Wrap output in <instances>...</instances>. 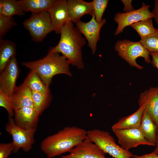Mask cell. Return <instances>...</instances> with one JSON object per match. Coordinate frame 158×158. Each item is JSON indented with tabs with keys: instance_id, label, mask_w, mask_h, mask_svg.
I'll return each instance as SVG.
<instances>
[{
	"instance_id": "6da1fadb",
	"label": "cell",
	"mask_w": 158,
	"mask_h": 158,
	"mask_svg": "<svg viewBox=\"0 0 158 158\" xmlns=\"http://www.w3.org/2000/svg\"><path fill=\"white\" fill-rule=\"evenodd\" d=\"M87 131L75 126H66L41 142V150L48 158L69 152L86 138Z\"/></svg>"
},
{
	"instance_id": "7a4b0ae2",
	"label": "cell",
	"mask_w": 158,
	"mask_h": 158,
	"mask_svg": "<svg viewBox=\"0 0 158 158\" xmlns=\"http://www.w3.org/2000/svg\"><path fill=\"white\" fill-rule=\"evenodd\" d=\"M60 34L61 37L58 44L49 49L62 54L71 64L78 68H83L84 66L82 49L86 44L85 39L71 21L62 28Z\"/></svg>"
},
{
	"instance_id": "3957f363",
	"label": "cell",
	"mask_w": 158,
	"mask_h": 158,
	"mask_svg": "<svg viewBox=\"0 0 158 158\" xmlns=\"http://www.w3.org/2000/svg\"><path fill=\"white\" fill-rule=\"evenodd\" d=\"M70 64L64 56L49 49L47 55L42 59L22 63L23 66L37 73L48 87L51 83L52 78L56 75L63 74L72 76L69 69Z\"/></svg>"
},
{
	"instance_id": "277c9868",
	"label": "cell",
	"mask_w": 158,
	"mask_h": 158,
	"mask_svg": "<svg viewBox=\"0 0 158 158\" xmlns=\"http://www.w3.org/2000/svg\"><path fill=\"white\" fill-rule=\"evenodd\" d=\"M86 138L96 144L106 154L114 158H132L133 155L117 145L108 131L97 129L87 131Z\"/></svg>"
},
{
	"instance_id": "5b68a950",
	"label": "cell",
	"mask_w": 158,
	"mask_h": 158,
	"mask_svg": "<svg viewBox=\"0 0 158 158\" xmlns=\"http://www.w3.org/2000/svg\"><path fill=\"white\" fill-rule=\"evenodd\" d=\"M114 49L118 52V55L130 66L139 70H142L143 68L137 63L138 58H143L147 63L151 62L149 52L140 42H133L126 39L119 40L115 44Z\"/></svg>"
},
{
	"instance_id": "8992f818",
	"label": "cell",
	"mask_w": 158,
	"mask_h": 158,
	"mask_svg": "<svg viewBox=\"0 0 158 158\" xmlns=\"http://www.w3.org/2000/svg\"><path fill=\"white\" fill-rule=\"evenodd\" d=\"M23 25L29 32L33 40L37 42H41L49 33L55 31L47 11L32 13Z\"/></svg>"
},
{
	"instance_id": "52a82bcc",
	"label": "cell",
	"mask_w": 158,
	"mask_h": 158,
	"mask_svg": "<svg viewBox=\"0 0 158 158\" xmlns=\"http://www.w3.org/2000/svg\"><path fill=\"white\" fill-rule=\"evenodd\" d=\"M6 130L12 136L14 152L17 153L20 149L25 152L32 149L34 143V135L36 129H24L16 124L12 118H8Z\"/></svg>"
},
{
	"instance_id": "ba28073f",
	"label": "cell",
	"mask_w": 158,
	"mask_h": 158,
	"mask_svg": "<svg viewBox=\"0 0 158 158\" xmlns=\"http://www.w3.org/2000/svg\"><path fill=\"white\" fill-rule=\"evenodd\" d=\"M149 5H147L142 2V7L137 10L131 11L115 14L114 19L117 23L118 26L114 35H118L123 31L126 26L137 22L153 18V15L149 9Z\"/></svg>"
},
{
	"instance_id": "9c48e42d",
	"label": "cell",
	"mask_w": 158,
	"mask_h": 158,
	"mask_svg": "<svg viewBox=\"0 0 158 158\" xmlns=\"http://www.w3.org/2000/svg\"><path fill=\"white\" fill-rule=\"evenodd\" d=\"M106 22L105 18L102 19L100 22H97L94 13L88 22H84L80 20L75 24L76 27L86 38L88 42V46L93 54L95 53L97 44L100 39V30Z\"/></svg>"
},
{
	"instance_id": "30bf717a",
	"label": "cell",
	"mask_w": 158,
	"mask_h": 158,
	"mask_svg": "<svg viewBox=\"0 0 158 158\" xmlns=\"http://www.w3.org/2000/svg\"><path fill=\"white\" fill-rule=\"evenodd\" d=\"M112 130L121 147L126 150L140 145L156 146L144 137L139 128Z\"/></svg>"
},
{
	"instance_id": "8fae6325",
	"label": "cell",
	"mask_w": 158,
	"mask_h": 158,
	"mask_svg": "<svg viewBox=\"0 0 158 158\" xmlns=\"http://www.w3.org/2000/svg\"><path fill=\"white\" fill-rule=\"evenodd\" d=\"M19 69L16 56L9 60L0 74V90L10 98L16 86Z\"/></svg>"
},
{
	"instance_id": "7c38bea8",
	"label": "cell",
	"mask_w": 158,
	"mask_h": 158,
	"mask_svg": "<svg viewBox=\"0 0 158 158\" xmlns=\"http://www.w3.org/2000/svg\"><path fill=\"white\" fill-rule=\"evenodd\" d=\"M61 158H107L106 153L96 144L86 138Z\"/></svg>"
},
{
	"instance_id": "4fadbf2b",
	"label": "cell",
	"mask_w": 158,
	"mask_h": 158,
	"mask_svg": "<svg viewBox=\"0 0 158 158\" xmlns=\"http://www.w3.org/2000/svg\"><path fill=\"white\" fill-rule=\"evenodd\" d=\"M158 128V87H151L140 94L138 101Z\"/></svg>"
},
{
	"instance_id": "5bb4252c",
	"label": "cell",
	"mask_w": 158,
	"mask_h": 158,
	"mask_svg": "<svg viewBox=\"0 0 158 158\" xmlns=\"http://www.w3.org/2000/svg\"><path fill=\"white\" fill-rule=\"evenodd\" d=\"M56 34H60L62 28L70 21L67 1L56 0L48 11Z\"/></svg>"
},
{
	"instance_id": "9a60e30c",
	"label": "cell",
	"mask_w": 158,
	"mask_h": 158,
	"mask_svg": "<svg viewBox=\"0 0 158 158\" xmlns=\"http://www.w3.org/2000/svg\"><path fill=\"white\" fill-rule=\"evenodd\" d=\"M16 124L25 130L36 129L39 115L34 108L25 107L14 111Z\"/></svg>"
},
{
	"instance_id": "2e32d148",
	"label": "cell",
	"mask_w": 158,
	"mask_h": 158,
	"mask_svg": "<svg viewBox=\"0 0 158 158\" xmlns=\"http://www.w3.org/2000/svg\"><path fill=\"white\" fill-rule=\"evenodd\" d=\"M10 100L14 111L23 107L34 108L32 92L25 79L20 85L16 87Z\"/></svg>"
},
{
	"instance_id": "e0dca14e",
	"label": "cell",
	"mask_w": 158,
	"mask_h": 158,
	"mask_svg": "<svg viewBox=\"0 0 158 158\" xmlns=\"http://www.w3.org/2000/svg\"><path fill=\"white\" fill-rule=\"evenodd\" d=\"M70 20L75 24L80 21L84 15L89 14L91 16L94 13L92 1L87 2L83 0L67 1Z\"/></svg>"
},
{
	"instance_id": "ac0fdd59",
	"label": "cell",
	"mask_w": 158,
	"mask_h": 158,
	"mask_svg": "<svg viewBox=\"0 0 158 158\" xmlns=\"http://www.w3.org/2000/svg\"><path fill=\"white\" fill-rule=\"evenodd\" d=\"M144 109L143 106L140 107L134 113L130 115L120 118L111 127L112 130L139 128L140 126L142 115Z\"/></svg>"
},
{
	"instance_id": "d6986e66",
	"label": "cell",
	"mask_w": 158,
	"mask_h": 158,
	"mask_svg": "<svg viewBox=\"0 0 158 158\" xmlns=\"http://www.w3.org/2000/svg\"><path fill=\"white\" fill-rule=\"evenodd\" d=\"M139 128L147 140L156 145L158 128L144 109Z\"/></svg>"
},
{
	"instance_id": "ffe728a7",
	"label": "cell",
	"mask_w": 158,
	"mask_h": 158,
	"mask_svg": "<svg viewBox=\"0 0 158 158\" xmlns=\"http://www.w3.org/2000/svg\"><path fill=\"white\" fill-rule=\"evenodd\" d=\"M16 45L8 40H0V72L5 68L10 59L16 56Z\"/></svg>"
},
{
	"instance_id": "44dd1931",
	"label": "cell",
	"mask_w": 158,
	"mask_h": 158,
	"mask_svg": "<svg viewBox=\"0 0 158 158\" xmlns=\"http://www.w3.org/2000/svg\"><path fill=\"white\" fill-rule=\"evenodd\" d=\"M25 15L20 0H0V16L13 17Z\"/></svg>"
},
{
	"instance_id": "7402d4cb",
	"label": "cell",
	"mask_w": 158,
	"mask_h": 158,
	"mask_svg": "<svg viewBox=\"0 0 158 158\" xmlns=\"http://www.w3.org/2000/svg\"><path fill=\"white\" fill-rule=\"evenodd\" d=\"M24 12L38 13L48 11L56 0H20Z\"/></svg>"
},
{
	"instance_id": "603a6c76",
	"label": "cell",
	"mask_w": 158,
	"mask_h": 158,
	"mask_svg": "<svg viewBox=\"0 0 158 158\" xmlns=\"http://www.w3.org/2000/svg\"><path fill=\"white\" fill-rule=\"evenodd\" d=\"M32 92L34 108L40 116L49 105L52 96L50 92Z\"/></svg>"
},
{
	"instance_id": "cb8c5ba5",
	"label": "cell",
	"mask_w": 158,
	"mask_h": 158,
	"mask_svg": "<svg viewBox=\"0 0 158 158\" xmlns=\"http://www.w3.org/2000/svg\"><path fill=\"white\" fill-rule=\"evenodd\" d=\"M138 33L141 39L154 33L156 31L151 18L136 22L130 25Z\"/></svg>"
},
{
	"instance_id": "d4e9b609",
	"label": "cell",
	"mask_w": 158,
	"mask_h": 158,
	"mask_svg": "<svg viewBox=\"0 0 158 158\" xmlns=\"http://www.w3.org/2000/svg\"><path fill=\"white\" fill-rule=\"evenodd\" d=\"M27 84L32 91L50 92L49 87L46 86L36 73L30 71L25 78Z\"/></svg>"
},
{
	"instance_id": "484cf974",
	"label": "cell",
	"mask_w": 158,
	"mask_h": 158,
	"mask_svg": "<svg viewBox=\"0 0 158 158\" xmlns=\"http://www.w3.org/2000/svg\"><path fill=\"white\" fill-rule=\"evenodd\" d=\"M139 42L149 52H158V28L154 33Z\"/></svg>"
},
{
	"instance_id": "4316f807",
	"label": "cell",
	"mask_w": 158,
	"mask_h": 158,
	"mask_svg": "<svg viewBox=\"0 0 158 158\" xmlns=\"http://www.w3.org/2000/svg\"><path fill=\"white\" fill-rule=\"evenodd\" d=\"M108 0H93L92 1L93 8L96 21L100 22L102 20L103 14L106 8Z\"/></svg>"
},
{
	"instance_id": "83f0119b",
	"label": "cell",
	"mask_w": 158,
	"mask_h": 158,
	"mask_svg": "<svg viewBox=\"0 0 158 158\" xmlns=\"http://www.w3.org/2000/svg\"><path fill=\"white\" fill-rule=\"evenodd\" d=\"M16 25L17 23L13 17L0 16V40L2 39L9 30Z\"/></svg>"
},
{
	"instance_id": "f1b7e54d",
	"label": "cell",
	"mask_w": 158,
	"mask_h": 158,
	"mask_svg": "<svg viewBox=\"0 0 158 158\" xmlns=\"http://www.w3.org/2000/svg\"><path fill=\"white\" fill-rule=\"evenodd\" d=\"M0 106L4 108L8 113V118H12L14 111L10 98L0 90Z\"/></svg>"
},
{
	"instance_id": "f546056e",
	"label": "cell",
	"mask_w": 158,
	"mask_h": 158,
	"mask_svg": "<svg viewBox=\"0 0 158 158\" xmlns=\"http://www.w3.org/2000/svg\"><path fill=\"white\" fill-rule=\"evenodd\" d=\"M14 147L12 142L0 144V158H8L13 151Z\"/></svg>"
},
{
	"instance_id": "4dcf8cb0",
	"label": "cell",
	"mask_w": 158,
	"mask_h": 158,
	"mask_svg": "<svg viewBox=\"0 0 158 158\" xmlns=\"http://www.w3.org/2000/svg\"><path fill=\"white\" fill-rule=\"evenodd\" d=\"M121 1L124 5L123 10L125 13L130 12L135 10L131 4L132 0H122Z\"/></svg>"
},
{
	"instance_id": "1f68e13d",
	"label": "cell",
	"mask_w": 158,
	"mask_h": 158,
	"mask_svg": "<svg viewBox=\"0 0 158 158\" xmlns=\"http://www.w3.org/2000/svg\"><path fill=\"white\" fill-rule=\"evenodd\" d=\"M149 54L152 57L151 63L153 66L158 69V52H150Z\"/></svg>"
},
{
	"instance_id": "d6a6232c",
	"label": "cell",
	"mask_w": 158,
	"mask_h": 158,
	"mask_svg": "<svg viewBox=\"0 0 158 158\" xmlns=\"http://www.w3.org/2000/svg\"><path fill=\"white\" fill-rule=\"evenodd\" d=\"M156 23L158 24V0L154 1V8L152 12Z\"/></svg>"
},
{
	"instance_id": "836d02e7",
	"label": "cell",
	"mask_w": 158,
	"mask_h": 158,
	"mask_svg": "<svg viewBox=\"0 0 158 158\" xmlns=\"http://www.w3.org/2000/svg\"><path fill=\"white\" fill-rule=\"evenodd\" d=\"M132 158H158V155L153 152L150 153L145 154L141 156L133 155Z\"/></svg>"
},
{
	"instance_id": "e575fe53",
	"label": "cell",
	"mask_w": 158,
	"mask_h": 158,
	"mask_svg": "<svg viewBox=\"0 0 158 158\" xmlns=\"http://www.w3.org/2000/svg\"><path fill=\"white\" fill-rule=\"evenodd\" d=\"M156 146V147L153 152L157 155H158V129Z\"/></svg>"
}]
</instances>
